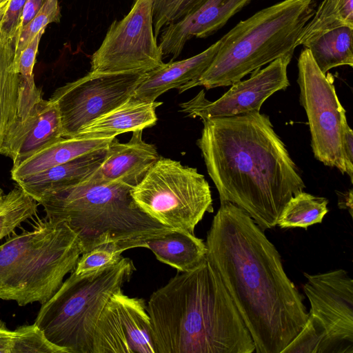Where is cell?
Masks as SVG:
<instances>
[{
    "instance_id": "ba28073f",
    "label": "cell",
    "mask_w": 353,
    "mask_h": 353,
    "mask_svg": "<svg viewBox=\"0 0 353 353\" xmlns=\"http://www.w3.org/2000/svg\"><path fill=\"white\" fill-rule=\"evenodd\" d=\"M131 196L149 216L176 230L194 234L206 212H213L210 187L196 168L160 157Z\"/></svg>"
},
{
    "instance_id": "d4e9b609",
    "label": "cell",
    "mask_w": 353,
    "mask_h": 353,
    "mask_svg": "<svg viewBox=\"0 0 353 353\" xmlns=\"http://www.w3.org/2000/svg\"><path fill=\"white\" fill-rule=\"evenodd\" d=\"M328 200L304 191L292 196L282 210L277 225L281 228L308 227L321 223L328 212Z\"/></svg>"
},
{
    "instance_id": "ffe728a7",
    "label": "cell",
    "mask_w": 353,
    "mask_h": 353,
    "mask_svg": "<svg viewBox=\"0 0 353 353\" xmlns=\"http://www.w3.org/2000/svg\"><path fill=\"white\" fill-rule=\"evenodd\" d=\"M112 139H86L61 137L43 147L18 165L12 167L10 172L11 178L17 183L26 177L40 173L79 156L105 148Z\"/></svg>"
},
{
    "instance_id": "d590c367",
    "label": "cell",
    "mask_w": 353,
    "mask_h": 353,
    "mask_svg": "<svg viewBox=\"0 0 353 353\" xmlns=\"http://www.w3.org/2000/svg\"><path fill=\"white\" fill-rule=\"evenodd\" d=\"M14 331L0 321V353H11Z\"/></svg>"
},
{
    "instance_id": "9c48e42d",
    "label": "cell",
    "mask_w": 353,
    "mask_h": 353,
    "mask_svg": "<svg viewBox=\"0 0 353 353\" xmlns=\"http://www.w3.org/2000/svg\"><path fill=\"white\" fill-rule=\"evenodd\" d=\"M310 303L303 328L283 353H353V280L336 269L303 273Z\"/></svg>"
},
{
    "instance_id": "ac0fdd59",
    "label": "cell",
    "mask_w": 353,
    "mask_h": 353,
    "mask_svg": "<svg viewBox=\"0 0 353 353\" xmlns=\"http://www.w3.org/2000/svg\"><path fill=\"white\" fill-rule=\"evenodd\" d=\"M162 102H144L132 97L125 103L85 125L74 137L86 139H105L143 130L157 121L156 109Z\"/></svg>"
},
{
    "instance_id": "8d00e7d4",
    "label": "cell",
    "mask_w": 353,
    "mask_h": 353,
    "mask_svg": "<svg viewBox=\"0 0 353 353\" xmlns=\"http://www.w3.org/2000/svg\"><path fill=\"white\" fill-rule=\"evenodd\" d=\"M337 194L339 195V208L348 210L350 216H352V190L350 189L349 191L345 192H337Z\"/></svg>"
},
{
    "instance_id": "f546056e",
    "label": "cell",
    "mask_w": 353,
    "mask_h": 353,
    "mask_svg": "<svg viewBox=\"0 0 353 353\" xmlns=\"http://www.w3.org/2000/svg\"><path fill=\"white\" fill-rule=\"evenodd\" d=\"M203 0H152L153 26L156 37L168 25L174 23L198 7Z\"/></svg>"
},
{
    "instance_id": "5bb4252c",
    "label": "cell",
    "mask_w": 353,
    "mask_h": 353,
    "mask_svg": "<svg viewBox=\"0 0 353 353\" xmlns=\"http://www.w3.org/2000/svg\"><path fill=\"white\" fill-rule=\"evenodd\" d=\"M93 353H157L143 299L122 289L112 294L96 325Z\"/></svg>"
},
{
    "instance_id": "e575fe53",
    "label": "cell",
    "mask_w": 353,
    "mask_h": 353,
    "mask_svg": "<svg viewBox=\"0 0 353 353\" xmlns=\"http://www.w3.org/2000/svg\"><path fill=\"white\" fill-rule=\"evenodd\" d=\"M46 1L47 0H26L15 39L20 34L21 30L36 16Z\"/></svg>"
},
{
    "instance_id": "7402d4cb",
    "label": "cell",
    "mask_w": 353,
    "mask_h": 353,
    "mask_svg": "<svg viewBox=\"0 0 353 353\" xmlns=\"http://www.w3.org/2000/svg\"><path fill=\"white\" fill-rule=\"evenodd\" d=\"M146 248L161 262L179 272H189L206 258L207 247L203 239L194 234L174 230L163 236L150 239Z\"/></svg>"
},
{
    "instance_id": "83f0119b",
    "label": "cell",
    "mask_w": 353,
    "mask_h": 353,
    "mask_svg": "<svg viewBox=\"0 0 353 353\" xmlns=\"http://www.w3.org/2000/svg\"><path fill=\"white\" fill-rule=\"evenodd\" d=\"M13 331L11 353H65L51 343L34 323L19 326Z\"/></svg>"
},
{
    "instance_id": "7c38bea8",
    "label": "cell",
    "mask_w": 353,
    "mask_h": 353,
    "mask_svg": "<svg viewBox=\"0 0 353 353\" xmlns=\"http://www.w3.org/2000/svg\"><path fill=\"white\" fill-rule=\"evenodd\" d=\"M145 74L90 72L56 89L50 99L58 108L63 137H74L81 128L125 103Z\"/></svg>"
},
{
    "instance_id": "44dd1931",
    "label": "cell",
    "mask_w": 353,
    "mask_h": 353,
    "mask_svg": "<svg viewBox=\"0 0 353 353\" xmlns=\"http://www.w3.org/2000/svg\"><path fill=\"white\" fill-rule=\"evenodd\" d=\"M14 57V41L0 31V152L19 119L21 83Z\"/></svg>"
},
{
    "instance_id": "9a60e30c",
    "label": "cell",
    "mask_w": 353,
    "mask_h": 353,
    "mask_svg": "<svg viewBox=\"0 0 353 353\" xmlns=\"http://www.w3.org/2000/svg\"><path fill=\"white\" fill-rule=\"evenodd\" d=\"M250 1L203 0L191 12L161 30L159 46L163 57L176 59L188 41L193 37L205 38L215 33Z\"/></svg>"
},
{
    "instance_id": "52a82bcc",
    "label": "cell",
    "mask_w": 353,
    "mask_h": 353,
    "mask_svg": "<svg viewBox=\"0 0 353 353\" xmlns=\"http://www.w3.org/2000/svg\"><path fill=\"white\" fill-rule=\"evenodd\" d=\"M135 270L132 260L124 257L100 271L77 274L73 270L41 305L34 323L65 353H93L94 330L102 310Z\"/></svg>"
},
{
    "instance_id": "484cf974",
    "label": "cell",
    "mask_w": 353,
    "mask_h": 353,
    "mask_svg": "<svg viewBox=\"0 0 353 353\" xmlns=\"http://www.w3.org/2000/svg\"><path fill=\"white\" fill-rule=\"evenodd\" d=\"M344 26L353 28V0H323L303 28L297 46L314 34Z\"/></svg>"
},
{
    "instance_id": "d6a6232c",
    "label": "cell",
    "mask_w": 353,
    "mask_h": 353,
    "mask_svg": "<svg viewBox=\"0 0 353 353\" xmlns=\"http://www.w3.org/2000/svg\"><path fill=\"white\" fill-rule=\"evenodd\" d=\"M26 0H11L1 21L0 31L8 37L14 39L21 23L23 9Z\"/></svg>"
},
{
    "instance_id": "836d02e7",
    "label": "cell",
    "mask_w": 353,
    "mask_h": 353,
    "mask_svg": "<svg viewBox=\"0 0 353 353\" xmlns=\"http://www.w3.org/2000/svg\"><path fill=\"white\" fill-rule=\"evenodd\" d=\"M343 148L345 160L346 173L351 182L353 180V131L346 123L343 129Z\"/></svg>"
},
{
    "instance_id": "e0dca14e",
    "label": "cell",
    "mask_w": 353,
    "mask_h": 353,
    "mask_svg": "<svg viewBox=\"0 0 353 353\" xmlns=\"http://www.w3.org/2000/svg\"><path fill=\"white\" fill-rule=\"evenodd\" d=\"M220 44L219 39L193 57L164 63L160 67L145 72L132 97L141 101L153 102L170 89L177 88L179 92H182L193 88L212 63Z\"/></svg>"
},
{
    "instance_id": "30bf717a",
    "label": "cell",
    "mask_w": 353,
    "mask_h": 353,
    "mask_svg": "<svg viewBox=\"0 0 353 353\" xmlns=\"http://www.w3.org/2000/svg\"><path fill=\"white\" fill-rule=\"evenodd\" d=\"M297 83L300 103L304 108L311 134L314 157L324 165L346 173L343 129L347 123L330 73H323L310 50L304 48L298 60Z\"/></svg>"
},
{
    "instance_id": "2e32d148",
    "label": "cell",
    "mask_w": 353,
    "mask_h": 353,
    "mask_svg": "<svg viewBox=\"0 0 353 353\" xmlns=\"http://www.w3.org/2000/svg\"><path fill=\"white\" fill-rule=\"evenodd\" d=\"M142 132L143 130L133 131L125 143L113 138L103 161L85 181L119 183L132 188L138 185L160 157L156 147L143 140Z\"/></svg>"
},
{
    "instance_id": "4fadbf2b",
    "label": "cell",
    "mask_w": 353,
    "mask_h": 353,
    "mask_svg": "<svg viewBox=\"0 0 353 353\" xmlns=\"http://www.w3.org/2000/svg\"><path fill=\"white\" fill-rule=\"evenodd\" d=\"M292 58V56L278 58L264 68L255 70L249 79L231 85L214 101H208L202 90L190 101L181 103V111L202 121L260 112L268 98L290 85L287 70Z\"/></svg>"
},
{
    "instance_id": "f35d334b",
    "label": "cell",
    "mask_w": 353,
    "mask_h": 353,
    "mask_svg": "<svg viewBox=\"0 0 353 353\" xmlns=\"http://www.w3.org/2000/svg\"><path fill=\"white\" fill-rule=\"evenodd\" d=\"M3 196V191H2V190L0 188V201H1Z\"/></svg>"
},
{
    "instance_id": "74e56055",
    "label": "cell",
    "mask_w": 353,
    "mask_h": 353,
    "mask_svg": "<svg viewBox=\"0 0 353 353\" xmlns=\"http://www.w3.org/2000/svg\"><path fill=\"white\" fill-rule=\"evenodd\" d=\"M11 0H0V22L8 10Z\"/></svg>"
},
{
    "instance_id": "6da1fadb",
    "label": "cell",
    "mask_w": 353,
    "mask_h": 353,
    "mask_svg": "<svg viewBox=\"0 0 353 353\" xmlns=\"http://www.w3.org/2000/svg\"><path fill=\"white\" fill-rule=\"evenodd\" d=\"M205 245L206 257L248 329L254 352L283 353L308 312L264 230L236 205L221 202Z\"/></svg>"
},
{
    "instance_id": "277c9868",
    "label": "cell",
    "mask_w": 353,
    "mask_h": 353,
    "mask_svg": "<svg viewBox=\"0 0 353 353\" xmlns=\"http://www.w3.org/2000/svg\"><path fill=\"white\" fill-rule=\"evenodd\" d=\"M132 188L119 183L84 181L41 196L46 218L67 223L77 234L82 253L114 243L124 251L146 248V241L174 230L141 210Z\"/></svg>"
},
{
    "instance_id": "f1b7e54d",
    "label": "cell",
    "mask_w": 353,
    "mask_h": 353,
    "mask_svg": "<svg viewBox=\"0 0 353 353\" xmlns=\"http://www.w3.org/2000/svg\"><path fill=\"white\" fill-rule=\"evenodd\" d=\"M123 252L124 250L114 243L99 245L81 254L74 272L89 274L114 265L121 259Z\"/></svg>"
},
{
    "instance_id": "3957f363",
    "label": "cell",
    "mask_w": 353,
    "mask_h": 353,
    "mask_svg": "<svg viewBox=\"0 0 353 353\" xmlns=\"http://www.w3.org/2000/svg\"><path fill=\"white\" fill-rule=\"evenodd\" d=\"M147 312L157 353H253L250 333L207 257L150 295Z\"/></svg>"
},
{
    "instance_id": "5b68a950",
    "label": "cell",
    "mask_w": 353,
    "mask_h": 353,
    "mask_svg": "<svg viewBox=\"0 0 353 353\" xmlns=\"http://www.w3.org/2000/svg\"><path fill=\"white\" fill-rule=\"evenodd\" d=\"M315 6L314 0H283L240 21L220 39L217 53L194 87L229 86L278 58L293 56Z\"/></svg>"
},
{
    "instance_id": "8992f818",
    "label": "cell",
    "mask_w": 353,
    "mask_h": 353,
    "mask_svg": "<svg viewBox=\"0 0 353 353\" xmlns=\"http://www.w3.org/2000/svg\"><path fill=\"white\" fill-rule=\"evenodd\" d=\"M81 254L77 234L61 221L46 217L32 230L12 236L0 245V299L20 306L45 303Z\"/></svg>"
},
{
    "instance_id": "7a4b0ae2",
    "label": "cell",
    "mask_w": 353,
    "mask_h": 353,
    "mask_svg": "<svg viewBox=\"0 0 353 353\" xmlns=\"http://www.w3.org/2000/svg\"><path fill=\"white\" fill-rule=\"evenodd\" d=\"M203 123L196 143L220 201L244 210L264 231L274 228L305 185L269 117L254 111Z\"/></svg>"
},
{
    "instance_id": "4dcf8cb0",
    "label": "cell",
    "mask_w": 353,
    "mask_h": 353,
    "mask_svg": "<svg viewBox=\"0 0 353 353\" xmlns=\"http://www.w3.org/2000/svg\"><path fill=\"white\" fill-rule=\"evenodd\" d=\"M61 19L59 0H47L36 16L21 30L14 41V57L17 59L21 52L41 31L45 30L51 23L59 22Z\"/></svg>"
},
{
    "instance_id": "8fae6325",
    "label": "cell",
    "mask_w": 353,
    "mask_h": 353,
    "mask_svg": "<svg viewBox=\"0 0 353 353\" xmlns=\"http://www.w3.org/2000/svg\"><path fill=\"white\" fill-rule=\"evenodd\" d=\"M154 32L152 0H134L130 12L114 21L91 57L90 72H148L164 63Z\"/></svg>"
},
{
    "instance_id": "603a6c76",
    "label": "cell",
    "mask_w": 353,
    "mask_h": 353,
    "mask_svg": "<svg viewBox=\"0 0 353 353\" xmlns=\"http://www.w3.org/2000/svg\"><path fill=\"white\" fill-rule=\"evenodd\" d=\"M352 27L346 26L327 30L312 36L302 46L310 50L324 74L339 66L352 67Z\"/></svg>"
},
{
    "instance_id": "cb8c5ba5",
    "label": "cell",
    "mask_w": 353,
    "mask_h": 353,
    "mask_svg": "<svg viewBox=\"0 0 353 353\" xmlns=\"http://www.w3.org/2000/svg\"><path fill=\"white\" fill-rule=\"evenodd\" d=\"M61 137L63 128L58 108L50 99L41 97L37 102L35 119L12 161V167Z\"/></svg>"
},
{
    "instance_id": "d6986e66",
    "label": "cell",
    "mask_w": 353,
    "mask_h": 353,
    "mask_svg": "<svg viewBox=\"0 0 353 353\" xmlns=\"http://www.w3.org/2000/svg\"><path fill=\"white\" fill-rule=\"evenodd\" d=\"M106 148L26 177L17 184L37 202L47 193L87 180L103 161Z\"/></svg>"
},
{
    "instance_id": "1f68e13d",
    "label": "cell",
    "mask_w": 353,
    "mask_h": 353,
    "mask_svg": "<svg viewBox=\"0 0 353 353\" xmlns=\"http://www.w3.org/2000/svg\"><path fill=\"white\" fill-rule=\"evenodd\" d=\"M45 30L37 34L28 45L21 52L18 57L14 59L16 72L20 77L30 86L36 85L34 79L33 69L36 61L39 42Z\"/></svg>"
},
{
    "instance_id": "4316f807",
    "label": "cell",
    "mask_w": 353,
    "mask_h": 353,
    "mask_svg": "<svg viewBox=\"0 0 353 353\" xmlns=\"http://www.w3.org/2000/svg\"><path fill=\"white\" fill-rule=\"evenodd\" d=\"M38 203L18 185L0 201V240L37 212Z\"/></svg>"
}]
</instances>
